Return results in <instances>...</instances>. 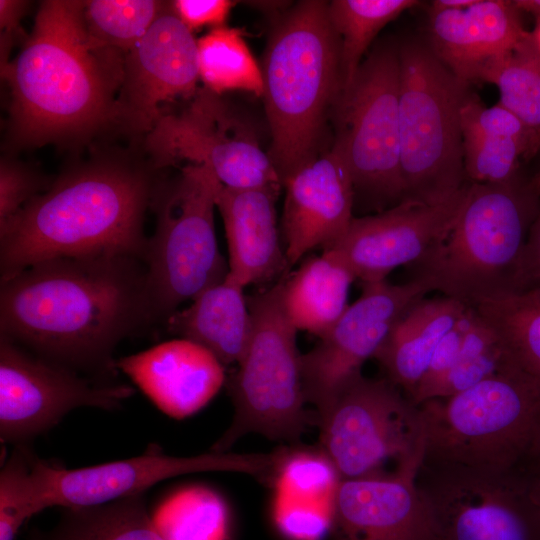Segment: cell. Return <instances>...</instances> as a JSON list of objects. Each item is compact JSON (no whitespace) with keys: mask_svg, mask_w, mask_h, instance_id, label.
Returning <instances> with one entry per match:
<instances>
[{"mask_svg":"<svg viewBox=\"0 0 540 540\" xmlns=\"http://www.w3.org/2000/svg\"><path fill=\"white\" fill-rule=\"evenodd\" d=\"M153 322L135 257L55 258L1 281L0 336L105 381L118 370L116 346Z\"/></svg>","mask_w":540,"mask_h":540,"instance_id":"1","label":"cell"},{"mask_svg":"<svg viewBox=\"0 0 540 540\" xmlns=\"http://www.w3.org/2000/svg\"><path fill=\"white\" fill-rule=\"evenodd\" d=\"M84 7L43 1L21 51L1 69L14 148L83 142L113 124L124 54L91 36Z\"/></svg>","mask_w":540,"mask_h":540,"instance_id":"2","label":"cell"},{"mask_svg":"<svg viewBox=\"0 0 540 540\" xmlns=\"http://www.w3.org/2000/svg\"><path fill=\"white\" fill-rule=\"evenodd\" d=\"M158 181L123 158L63 172L0 225L1 281L50 259L126 255L143 261V222Z\"/></svg>","mask_w":540,"mask_h":540,"instance_id":"3","label":"cell"},{"mask_svg":"<svg viewBox=\"0 0 540 540\" xmlns=\"http://www.w3.org/2000/svg\"><path fill=\"white\" fill-rule=\"evenodd\" d=\"M261 70L269 156L284 183L317 156L328 111L341 93L340 46L328 2H298L277 20Z\"/></svg>","mask_w":540,"mask_h":540,"instance_id":"4","label":"cell"},{"mask_svg":"<svg viewBox=\"0 0 540 540\" xmlns=\"http://www.w3.org/2000/svg\"><path fill=\"white\" fill-rule=\"evenodd\" d=\"M418 407L424 461L517 472L540 448V382L515 365Z\"/></svg>","mask_w":540,"mask_h":540,"instance_id":"5","label":"cell"},{"mask_svg":"<svg viewBox=\"0 0 540 540\" xmlns=\"http://www.w3.org/2000/svg\"><path fill=\"white\" fill-rule=\"evenodd\" d=\"M537 197L516 181L469 183L449 230L419 262L444 296L473 305L515 289L521 254L534 219Z\"/></svg>","mask_w":540,"mask_h":540,"instance_id":"6","label":"cell"},{"mask_svg":"<svg viewBox=\"0 0 540 540\" xmlns=\"http://www.w3.org/2000/svg\"><path fill=\"white\" fill-rule=\"evenodd\" d=\"M399 125L404 199L435 204L465 182L461 110L469 83L418 41L399 46Z\"/></svg>","mask_w":540,"mask_h":540,"instance_id":"7","label":"cell"},{"mask_svg":"<svg viewBox=\"0 0 540 540\" xmlns=\"http://www.w3.org/2000/svg\"><path fill=\"white\" fill-rule=\"evenodd\" d=\"M221 187L208 168L193 164L156 184L151 202L156 227L143 257L154 322L165 323L182 303L222 282L229 272L214 224Z\"/></svg>","mask_w":540,"mask_h":540,"instance_id":"8","label":"cell"},{"mask_svg":"<svg viewBox=\"0 0 540 540\" xmlns=\"http://www.w3.org/2000/svg\"><path fill=\"white\" fill-rule=\"evenodd\" d=\"M247 300L252 334L230 379L234 416L214 452H228L249 433L293 443L316 422L305 408L297 329L283 310L280 281Z\"/></svg>","mask_w":540,"mask_h":540,"instance_id":"9","label":"cell"},{"mask_svg":"<svg viewBox=\"0 0 540 540\" xmlns=\"http://www.w3.org/2000/svg\"><path fill=\"white\" fill-rule=\"evenodd\" d=\"M319 447L341 480L415 476L425 450L418 405L386 377L362 374L316 414Z\"/></svg>","mask_w":540,"mask_h":540,"instance_id":"10","label":"cell"},{"mask_svg":"<svg viewBox=\"0 0 540 540\" xmlns=\"http://www.w3.org/2000/svg\"><path fill=\"white\" fill-rule=\"evenodd\" d=\"M399 91V47L380 45L339 95L333 145L349 170L354 190L398 203L404 198Z\"/></svg>","mask_w":540,"mask_h":540,"instance_id":"11","label":"cell"},{"mask_svg":"<svg viewBox=\"0 0 540 540\" xmlns=\"http://www.w3.org/2000/svg\"><path fill=\"white\" fill-rule=\"evenodd\" d=\"M155 169L180 163L208 168L231 189L280 187L282 180L251 127L223 97L199 88L177 111H165L145 136Z\"/></svg>","mask_w":540,"mask_h":540,"instance_id":"12","label":"cell"},{"mask_svg":"<svg viewBox=\"0 0 540 540\" xmlns=\"http://www.w3.org/2000/svg\"><path fill=\"white\" fill-rule=\"evenodd\" d=\"M414 483L437 540H540V508L516 472L422 460Z\"/></svg>","mask_w":540,"mask_h":540,"instance_id":"13","label":"cell"},{"mask_svg":"<svg viewBox=\"0 0 540 540\" xmlns=\"http://www.w3.org/2000/svg\"><path fill=\"white\" fill-rule=\"evenodd\" d=\"M122 383L93 380L0 336V439L27 445L80 407L114 410L132 396Z\"/></svg>","mask_w":540,"mask_h":540,"instance_id":"14","label":"cell"},{"mask_svg":"<svg viewBox=\"0 0 540 540\" xmlns=\"http://www.w3.org/2000/svg\"><path fill=\"white\" fill-rule=\"evenodd\" d=\"M434 290L433 281L422 274L401 285L362 283L361 296L315 347L301 354L303 393L316 414L361 375L363 364L375 356L396 322Z\"/></svg>","mask_w":540,"mask_h":540,"instance_id":"15","label":"cell"},{"mask_svg":"<svg viewBox=\"0 0 540 540\" xmlns=\"http://www.w3.org/2000/svg\"><path fill=\"white\" fill-rule=\"evenodd\" d=\"M274 460L271 453L214 452L189 457L167 455L158 446L128 459L82 468L46 461L45 505L69 508L96 506L145 493L153 485L183 474L224 471L265 479Z\"/></svg>","mask_w":540,"mask_h":540,"instance_id":"16","label":"cell"},{"mask_svg":"<svg viewBox=\"0 0 540 540\" xmlns=\"http://www.w3.org/2000/svg\"><path fill=\"white\" fill-rule=\"evenodd\" d=\"M198 44L171 1L142 39L124 55L113 124L131 134L153 129L164 105L189 100L199 89Z\"/></svg>","mask_w":540,"mask_h":540,"instance_id":"17","label":"cell"},{"mask_svg":"<svg viewBox=\"0 0 540 540\" xmlns=\"http://www.w3.org/2000/svg\"><path fill=\"white\" fill-rule=\"evenodd\" d=\"M468 185L440 203L404 199L379 214L353 218L345 234L324 250L336 254L362 283L384 281L396 267L419 263L441 240Z\"/></svg>","mask_w":540,"mask_h":540,"instance_id":"18","label":"cell"},{"mask_svg":"<svg viewBox=\"0 0 540 540\" xmlns=\"http://www.w3.org/2000/svg\"><path fill=\"white\" fill-rule=\"evenodd\" d=\"M284 249L289 266L309 251L330 247L352 219L354 185L349 170L332 148L292 173L283 183Z\"/></svg>","mask_w":540,"mask_h":540,"instance_id":"19","label":"cell"},{"mask_svg":"<svg viewBox=\"0 0 540 540\" xmlns=\"http://www.w3.org/2000/svg\"><path fill=\"white\" fill-rule=\"evenodd\" d=\"M415 476L341 480L330 540H437Z\"/></svg>","mask_w":540,"mask_h":540,"instance_id":"20","label":"cell"},{"mask_svg":"<svg viewBox=\"0 0 540 540\" xmlns=\"http://www.w3.org/2000/svg\"><path fill=\"white\" fill-rule=\"evenodd\" d=\"M116 366L159 410L175 419L201 410L225 381L220 360L184 338L122 357L116 360Z\"/></svg>","mask_w":540,"mask_h":540,"instance_id":"21","label":"cell"},{"mask_svg":"<svg viewBox=\"0 0 540 540\" xmlns=\"http://www.w3.org/2000/svg\"><path fill=\"white\" fill-rule=\"evenodd\" d=\"M428 31L434 54L469 84L528 34L516 2L505 0H476L458 10L431 9Z\"/></svg>","mask_w":540,"mask_h":540,"instance_id":"22","label":"cell"},{"mask_svg":"<svg viewBox=\"0 0 540 540\" xmlns=\"http://www.w3.org/2000/svg\"><path fill=\"white\" fill-rule=\"evenodd\" d=\"M280 187L231 189L217 197L225 228L228 275L244 288L285 277L290 268L280 242L275 201Z\"/></svg>","mask_w":540,"mask_h":540,"instance_id":"23","label":"cell"},{"mask_svg":"<svg viewBox=\"0 0 540 540\" xmlns=\"http://www.w3.org/2000/svg\"><path fill=\"white\" fill-rule=\"evenodd\" d=\"M164 324L171 334L209 350L224 366L240 362L253 328L244 287L228 274L199 293L190 306L175 311Z\"/></svg>","mask_w":540,"mask_h":540,"instance_id":"24","label":"cell"},{"mask_svg":"<svg viewBox=\"0 0 540 540\" xmlns=\"http://www.w3.org/2000/svg\"><path fill=\"white\" fill-rule=\"evenodd\" d=\"M467 304L447 296L422 299L393 326L374 358L411 400L441 339Z\"/></svg>","mask_w":540,"mask_h":540,"instance_id":"25","label":"cell"},{"mask_svg":"<svg viewBox=\"0 0 540 540\" xmlns=\"http://www.w3.org/2000/svg\"><path fill=\"white\" fill-rule=\"evenodd\" d=\"M355 276L333 252L307 258L280 279L283 310L298 330L322 337L342 316Z\"/></svg>","mask_w":540,"mask_h":540,"instance_id":"26","label":"cell"},{"mask_svg":"<svg viewBox=\"0 0 540 540\" xmlns=\"http://www.w3.org/2000/svg\"><path fill=\"white\" fill-rule=\"evenodd\" d=\"M479 81L497 86L499 104L513 113L531 135L525 159L540 149V46L528 34L507 54L489 64Z\"/></svg>","mask_w":540,"mask_h":540,"instance_id":"27","label":"cell"},{"mask_svg":"<svg viewBox=\"0 0 540 540\" xmlns=\"http://www.w3.org/2000/svg\"><path fill=\"white\" fill-rule=\"evenodd\" d=\"M144 494L66 509L55 527L37 540H166L147 510Z\"/></svg>","mask_w":540,"mask_h":540,"instance_id":"28","label":"cell"},{"mask_svg":"<svg viewBox=\"0 0 540 540\" xmlns=\"http://www.w3.org/2000/svg\"><path fill=\"white\" fill-rule=\"evenodd\" d=\"M471 306L496 332L513 364L540 382V291L511 290Z\"/></svg>","mask_w":540,"mask_h":540,"instance_id":"29","label":"cell"},{"mask_svg":"<svg viewBox=\"0 0 540 540\" xmlns=\"http://www.w3.org/2000/svg\"><path fill=\"white\" fill-rule=\"evenodd\" d=\"M415 0H334L328 2L330 22L338 36L341 92L353 82L363 56L376 35Z\"/></svg>","mask_w":540,"mask_h":540,"instance_id":"30","label":"cell"},{"mask_svg":"<svg viewBox=\"0 0 540 540\" xmlns=\"http://www.w3.org/2000/svg\"><path fill=\"white\" fill-rule=\"evenodd\" d=\"M199 78L208 90L222 95L240 90L262 96V70L241 30L221 26L197 40Z\"/></svg>","mask_w":540,"mask_h":540,"instance_id":"31","label":"cell"},{"mask_svg":"<svg viewBox=\"0 0 540 540\" xmlns=\"http://www.w3.org/2000/svg\"><path fill=\"white\" fill-rule=\"evenodd\" d=\"M273 495L306 503L333 505L341 478L318 446L283 447L274 451L266 476Z\"/></svg>","mask_w":540,"mask_h":540,"instance_id":"32","label":"cell"},{"mask_svg":"<svg viewBox=\"0 0 540 540\" xmlns=\"http://www.w3.org/2000/svg\"><path fill=\"white\" fill-rule=\"evenodd\" d=\"M166 540H224L228 509L205 486H187L168 495L152 517Z\"/></svg>","mask_w":540,"mask_h":540,"instance_id":"33","label":"cell"},{"mask_svg":"<svg viewBox=\"0 0 540 540\" xmlns=\"http://www.w3.org/2000/svg\"><path fill=\"white\" fill-rule=\"evenodd\" d=\"M512 365L496 332L476 310L452 367L428 400L460 393Z\"/></svg>","mask_w":540,"mask_h":540,"instance_id":"34","label":"cell"},{"mask_svg":"<svg viewBox=\"0 0 540 540\" xmlns=\"http://www.w3.org/2000/svg\"><path fill=\"white\" fill-rule=\"evenodd\" d=\"M40 458L15 446L0 472V540H15L22 524L44 510Z\"/></svg>","mask_w":540,"mask_h":540,"instance_id":"35","label":"cell"},{"mask_svg":"<svg viewBox=\"0 0 540 540\" xmlns=\"http://www.w3.org/2000/svg\"><path fill=\"white\" fill-rule=\"evenodd\" d=\"M166 3L155 0L85 1L84 20L92 37L125 55L147 33Z\"/></svg>","mask_w":540,"mask_h":540,"instance_id":"36","label":"cell"},{"mask_svg":"<svg viewBox=\"0 0 540 540\" xmlns=\"http://www.w3.org/2000/svg\"><path fill=\"white\" fill-rule=\"evenodd\" d=\"M527 149L522 140L463 135L465 175L476 184L514 182L518 160Z\"/></svg>","mask_w":540,"mask_h":540,"instance_id":"37","label":"cell"},{"mask_svg":"<svg viewBox=\"0 0 540 540\" xmlns=\"http://www.w3.org/2000/svg\"><path fill=\"white\" fill-rule=\"evenodd\" d=\"M333 505L305 503L273 495V518L280 533L289 540H323L330 535Z\"/></svg>","mask_w":540,"mask_h":540,"instance_id":"38","label":"cell"},{"mask_svg":"<svg viewBox=\"0 0 540 540\" xmlns=\"http://www.w3.org/2000/svg\"><path fill=\"white\" fill-rule=\"evenodd\" d=\"M50 185L43 174L28 164L13 157H1L0 225L12 218Z\"/></svg>","mask_w":540,"mask_h":540,"instance_id":"39","label":"cell"},{"mask_svg":"<svg viewBox=\"0 0 540 540\" xmlns=\"http://www.w3.org/2000/svg\"><path fill=\"white\" fill-rule=\"evenodd\" d=\"M461 127L463 135L517 139L530 146V132L513 113L499 103L486 107L472 94L462 107Z\"/></svg>","mask_w":540,"mask_h":540,"instance_id":"40","label":"cell"},{"mask_svg":"<svg viewBox=\"0 0 540 540\" xmlns=\"http://www.w3.org/2000/svg\"><path fill=\"white\" fill-rule=\"evenodd\" d=\"M231 0H175L171 5L180 20L193 32L205 26H225L232 7Z\"/></svg>","mask_w":540,"mask_h":540,"instance_id":"41","label":"cell"},{"mask_svg":"<svg viewBox=\"0 0 540 540\" xmlns=\"http://www.w3.org/2000/svg\"><path fill=\"white\" fill-rule=\"evenodd\" d=\"M540 291V213L532 222L518 265L515 289Z\"/></svg>","mask_w":540,"mask_h":540,"instance_id":"42","label":"cell"},{"mask_svg":"<svg viewBox=\"0 0 540 540\" xmlns=\"http://www.w3.org/2000/svg\"><path fill=\"white\" fill-rule=\"evenodd\" d=\"M29 2L22 0H0L1 69L10 62L9 55L15 39L23 36L20 22L26 14Z\"/></svg>","mask_w":540,"mask_h":540,"instance_id":"43","label":"cell"},{"mask_svg":"<svg viewBox=\"0 0 540 540\" xmlns=\"http://www.w3.org/2000/svg\"><path fill=\"white\" fill-rule=\"evenodd\" d=\"M516 473L519 474L530 496L540 508V448Z\"/></svg>","mask_w":540,"mask_h":540,"instance_id":"44","label":"cell"},{"mask_svg":"<svg viewBox=\"0 0 540 540\" xmlns=\"http://www.w3.org/2000/svg\"><path fill=\"white\" fill-rule=\"evenodd\" d=\"M476 0H436L432 3L435 10H458L472 5Z\"/></svg>","mask_w":540,"mask_h":540,"instance_id":"45","label":"cell"},{"mask_svg":"<svg viewBox=\"0 0 540 540\" xmlns=\"http://www.w3.org/2000/svg\"><path fill=\"white\" fill-rule=\"evenodd\" d=\"M516 4L518 5L519 8H525V9L529 8L532 11L540 12V1H516ZM533 34L535 36L537 43L540 46V23Z\"/></svg>","mask_w":540,"mask_h":540,"instance_id":"46","label":"cell"},{"mask_svg":"<svg viewBox=\"0 0 540 540\" xmlns=\"http://www.w3.org/2000/svg\"><path fill=\"white\" fill-rule=\"evenodd\" d=\"M529 189L536 195H540V172L532 179L528 185Z\"/></svg>","mask_w":540,"mask_h":540,"instance_id":"47","label":"cell"}]
</instances>
